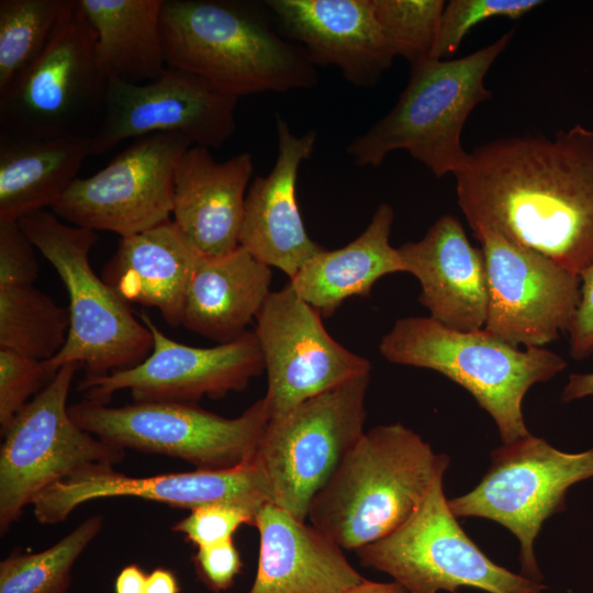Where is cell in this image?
<instances>
[{"label":"cell","mask_w":593,"mask_h":593,"mask_svg":"<svg viewBox=\"0 0 593 593\" xmlns=\"http://www.w3.org/2000/svg\"><path fill=\"white\" fill-rule=\"evenodd\" d=\"M457 202L490 228L581 277L593 264V130L499 138L467 153Z\"/></svg>","instance_id":"6da1fadb"},{"label":"cell","mask_w":593,"mask_h":593,"mask_svg":"<svg viewBox=\"0 0 593 593\" xmlns=\"http://www.w3.org/2000/svg\"><path fill=\"white\" fill-rule=\"evenodd\" d=\"M449 466L401 423L365 432L313 497L310 523L342 549L358 550L389 535L423 504Z\"/></svg>","instance_id":"7a4b0ae2"},{"label":"cell","mask_w":593,"mask_h":593,"mask_svg":"<svg viewBox=\"0 0 593 593\" xmlns=\"http://www.w3.org/2000/svg\"><path fill=\"white\" fill-rule=\"evenodd\" d=\"M160 31L167 67L236 98L316 83L307 54L283 41L253 4L164 0Z\"/></svg>","instance_id":"3957f363"},{"label":"cell","mask_w":593,"mask_h":593,"mask_svg":"<svg viewBox=\"0 0 593 593\" xmlns=\"http://www.w3.org/2000/svg\"><path fill=\"white\" fill-rule=\"evenodd\" d=\"M513 34L511 30L460 58H428L411 65L395 105L347 146L354 163L378 167L390 153L403 149L437 178L455 175L468 153L461 144L465 124L492 97L484 79Z\"/></svg>","instance_id":"277c9868"},{"label":"cell","mask_w":593,"mask_h":593,"mask_svg":"<svg viewBox=\"0 0 593 593\" xmlns=\"http://www.w3.org/2000/svg\"><path fill=\"white\" fill-rule=\"evenodd\" d=\"M379 350L390 362L437 371L466 389L493 418L503 444L530 434L522 410L526 393L568 365L544 347L522 349L484 328L455 331L429 316L398 320Z\"/></svg>","instance_id":"5b68a950"},{"label":"cell","mask_w":593,"mask_h":593,"mask_svg":"<svg viewBox=\"0 0 593 593\" xmlns=\"http://www.w3.org/2000/svg\"><path fill=\"white\" fill-rule=\"evenodd\" d=\"M19 224L54 267L69 296L68 336L58 354L44 361L49 373L74 363L87 376H101L144 360L153 348L149 329L90 265L96 232L65 224L45 210Z\"/></svg>","instance_id":"8992f818"},{"label":"cell","mask_w":593,"mask_h":593,"mask_svg":"<svg viewBox=\"0 0 593 593\" xmlns=\"http://www.w3.org/2000/svg\"><path fill=\"white\" fill-rule=\"evenodd\" d=\"M108 82L97 63L94 32L75 0L43 52L0 91V131L91 139Z\"/></svg>","instance_id":"52a82bcc"},{"label":"cell","mask_w":593,"mask_h":593,"mask_svg":"<svg viewBox=\"0 0 593 593\" xmlns=\"http://www.w3.org/2000/svg\"><path fill=\"white\" fill-rule=\"evenodd\" d=\"M72 421L120 447L183 459L198 469H231L255 460L269 414L264 398L227 418L192 403L134 402L119 407L85 399Z\"/></svg>","instance_id":"ba28073f"},{"label":"cell","mask_w":593,"mask_h":593,"mask_svg":"<svg viewBox=\"0 0 593 593\" xmlns=\"http://www.w3.org/2000/svg\"><path fill=\"white\" fill-rule=\"evenodd\" d=\"M370 372L353 377L270 419L256 460L271 503L307 519L315 494L363 435Z\"/></svg>","instance_id":"9c48e42d"},{"label":"cell","mask_w":593,"mask_h":593,"mask_svg":"<svg viewBox=\"0 0 593 593\" xmlns=\"http://www.w3.org/2000/svg\"><path fill=\"white\" fill-rule=\"evenodd\" d=\"M79 366L58 369L1 434L0 530L58 481L98 468H113L125 450L79 427L67 398Z\"/></svg>","instance_id":"30bf717a"},{"label":"cell","mask_w":593,"mask_h":593,"mask_svg":"<svg viewBox=\"0 0 593 593\" xmlns=\"http://www.w3.org/2000/svg\"><path fill=\"white\" fill-rule=\"evenodd\" d=\"M452 514L434 483L421 507L399 528L358 550L360 563L390 575L407 593H540L546 586L492 561Z\"/></svg>","instance_id":"8fae6325"},{"label":"cell","mask_w":593,"mask_h":593,"mask_svg":"<svg viewBox=\"0 0 593 593\" xmlns=\"http://www.w3.org/2000/svg\"><path fill=\"white\" fill-rule=\"evenodd\" d=\"M592 477L593 448L564 452L529 434L495 448L481 481L448 505L457 518H485L508 529L519 542L521 574L541 582L534 546L542 524L564 510L571 485Z\"/></svg>","instance_id":"7c38bea8"},{"label":"cell","mask_w":593,"mask_h":593,"mask_svg":"<svg viewBox=\"0 0 593 593\" xmlns=\"http://www.w3.org/2000/svg\"><path fill=\"white\" fill-rule=\"evenodd\" d=\"M192 145L179 133L137 138L93 176L76 178L53 213L71 225L120 237L168 222L175 170Z\"/></svg>","instance_id":"4fadbf2b"},{"label":"cell","mask_w":593,"mask_h":593,"mask_svg":"<svg viewBox=\"0 0 593 593\" xmlns=\"http://www.w3.org/2000/svg\"><path fill=\"white\" fill-rule=\"evenodd\" d=\"M139 320L153 336V348L139 363L101 376H85L78 391L87 400L107 403L128 390L134 402L192 403L244 390L264 369L255 332L213 347H192L166 336L145 314Z\"/></svg>","instance_id":"5bb4252c"},{"label":"cell","mask_w":593,"mask_h":593,"mask_svg":"<svg viewBox=\"0 0 593 593\" xmlns=\"http://www.w3.org/2000/svg\"><path fill=\"white\" fill-rule=\"evenodd\" d=\"M472 232L486 272L483 328L526 348L544 347L568 332L580 300V276L490 228Z\"/></svg>","instance_id":"9a60e30c"},{"label":"cell","mask_w":593,"mask_h":593,"mask_svg":"<svg viewBox=\"0 0 593 593\" xmlns=\"http://www.w3.org/2000/svg\"><path fill=\"white\" fill-rule=\"evenodd\" d=\"M267 371L269 421L337 384L370 372L368 359L337 343L322 315L288 283L270 292L256 317Z\"/></svg>","instance_id":"2e32d148"},{"label":"cell","mask_w":593,"mask_h":593,"mask_svg":"<svg viewBox=\"0 0 593 593\" xmlns=\"http://www.w3.org/2000/svg\"><path fill=\"white\" fill-rule=\"evenodd\" d=\"M237 99L203 79L167 67L144 83L109 80L90 155H102L130 138L179 133L193 145L222 147L236 130Z\"/></svg>","instance_id":"e0dca14e"},{"label":"cell","mask_w":593,"mask_h":593,"mask_svg":"<svg viewBox=\"0 0 593 593\" xmlns=\"http://www.w3.org/2000/svg\"><path fill=\"white\" fill-rule=\"evenodd\" d=\"M115 496H134L190 511L227 503L258 513L271 502L267 477L255 458L231 469H197L153 477H128L113 468L92 469L56 482L32 505L40 523L55 524L86 502Z\"/></svg>","instance_id":"ac0fdd59"},{"label":"cell","mask_w":593,"mask_h":593,"mask_svg":"<svg viewBox=\"0 0 593 593\" xmlns=\"http://www.w3.org/2000/svg\"><path fill=\"white\" fill-rule=\"evenodd\" d=\"M276 131L275 165L246 193L239 246L291 279L324 249L309 236L296 201L299 168L312 156L317 136L314 130L294 135L280 114L276 115Z\"/></svg>","instance_id":"d6986e66"},{"label":"cell","mask_w":593,"mask_h":593,"mask_svg":"<svg viewBox=\"0 0 593 593\" xmlns=\"http://www.w3.org/2000/svg\"><path fill=\"white\" fill-rule=\"evenodd\" d=\"M283 33L306 48L312 64L337 67L358 87L377 83L396 57L371 0H269Z\"/></svg>","instance_id":"ffe728a7"},{"label":"cell","mask_w":593,"mask_h":593,"mask_svg":"<svg viewBox=\"0 0 593 593\" xmlns=\"http://www.w3.org/2000/svg\"><path fill=\"white\" fill-rule=\"evenodd\" d=\"M405 272L421 284L419 303L429 317L461 332L483 328L488 283L481 248L471 245L460 220L440 216L417 242L398 248Z\"/></svg>","instance_id":"44dd1931"},{"label":"cell","mask_w":593,"mask_h":593,"mask_svg":"<svg viewBox=\"0 0 593 593\" xmlns=\"http://www.w3.org/2000/svg\"><path fill=\"white\" fill-rule=\"evenodd\" d=\"M254 170L250 153L215 160L192 145L174 176V223L204 257H222L239 246L246 189Z\"/></svg>","instance_id":"7402d4cb"},{"label":"cell","mask_w":593,"mask_h":593,"mask_svg":"<svg viewBox=\"0 0 593 593\" xmlns=\"http://www.w3.org/2000/svg\"><path fill=\"white\" fill-rule=\"evenodd\" d=\"M255 527L258 563L248 593H345L365 580L338 545L271 502Z\"/></svg>","instance_id":"603a6c76"},{"label":"cell","mask_w":593,"mask_h":593,"mask_svg":"<svg viewBox=\"0 0 593 593\" xmlns=\"http://www.w3.org/2000/svg\"><path fill=\"white\" fill-rule=\"evenodd\" d=\"M202 255L172 220L120 237L102 280L127 304L156 307L171 326L181 324L193 271Z\"/></svg>","instance_id":"cb8c5ba5"},{"label":"cell","mask_w":593,"mask_h":593,"mask_svg":"<svg viewBox=\"0 0 593 593\" xmlns=\"http://www.w3.org/2000/svg\"><path fill=\"white\" fill-rule=\"evenodd\" d=\"M271 277V267L242 246L222 257L202 256L188 287L181 324L220 344L240 337L269 296Z\"/></svg>","instance_id":"d4e9b609"},{"label":"cell","mask_w":593,"mask_h":593,"mask_svg":"<svg viewBox=\"0 0 593 593\" xmlns=\"http://www.w3.org/2000/svg\"><path fill=\"white\" fill-rule=\"evenodd\" d=\"M393 208L381 203L367 228L346 246L313 256L290 279L293 290L322 316H331L351 296H369L383 276L405 272L403 259L390 244Z\"/></svg>","instance_id":"484cf974"},{"label":"cell","mask_w":593,"mask_h":593,"mask_svg":"<svg viewBox=\"0 0 593 593\" xmlns=\"http://www.w3.org/2000/svg\"><path fill=\"white\" fill-rule=\"evenodd\" d=\"M90 156V139L0 131V222H19L61 199Z\"/></svg>","instance_id":"4316f807"},{"label":"cell","mask_w":593,"mask_h":593,"mask_svg":"<svg viewBox=\"0 0 593 593\" xmlns=\"http://www.w3.org/2000/svg\"><path fill=\"white\" fill-rule=\"evenodd\" d=\"M164 0H77L94 32L97 63L108 80L144 83L166 68Z\"/></svg>","instance_id":"83f0119b"},{"label":"cell","mask_w":593,"mask_h":593,"mask_svg":"<svg viewBox=\"0 0 593 593\" xmlns=\"http://www.w3.org/2000/svg\"><path fill=\"white\" fill-rule=\"evenodd\" d=\"M69 326L68 307L33 284L0 287V348L46 361L65 345Z\"/></svg>","instance_id":"f1b7e54d"},{"label":"cell","mask_w":593,"mask_h":593,"mask_svg":"<svg viewBox=\"0 0 593 593\" xmlns=\"http://www.w3.org/2000/svg\"><path fill=\"white\" fill-rule=\"evenodd\" d=\"M75 0H0V91L46 47Z\"/></svg>","instance_id":"f546056e"},{"label":"cell","mask_w":593,"mask_h":593,"mask_svg":"<svg viewBox=\"0 0 593 593\" xmlns=\"http://www.w3.org/2000/svg\"><path fill=\"white\" fill-rule=\"evenodd\" d=\"M102 524V516H90L54 546L2 560L0 593H67L75 562L99 534Z\"/></svg>","instance_id":"4dcf8cb0"},{"label":"cell","mask_w":593,"mask_h":593,"mask_svg":"<svg viewBox=\"0 0 593 593\" xmlns=\"http://www.w3.org/2000/svg\"><path fill=\"white\" fill-rule=\"evenodd\" d=\"M374 16L394 51L411 65L430 58L444 0H371Z\"/></svg>","instance_id":"1f68e13d"},{"label":"cell","mask_w":593,"mask_h":593,"mask_svg":"<svg viewBox=\"0 0 593 593\" xmlns=\"http://www.w3.org/2000/svg\"><path fill=\"white\" fill-rule=\"evenodd\" d=\"M542 3L541 0H451L443 11L430 58L450 59L470 30L483 21L518 20Z\"/></svg>","instance_id":"d6a6232c"},{"label":"cell","mask_w":593,"mask_h":593,"mask_svg":"<svg viewBox=\"0 0 593 593\" xmlns=\"http://www.w3.org/2000/svg\"><path fill=\"white\" fill-rule=\"evenodd\" d=\"M53 377L44 361L0 348L1 434Z\"/></svg>","instance_id":"836d02e7"},{"label":"cell","mask_w":593,"mask_h":593,"mask_svg":"<svg viewBox=\"0 0 593 593\" xmlns=\"http://www.w3.org/2000/svg\"><path fill=\"white\" fill-rule=\"evenodd\" d=\"M257 513L239 505L213 503L199 506L174 525L197 548L233 539L242 525L255 527Z\"/></svg>","instance_id":"e575fe53"},{"label":"cell","mask_w":593,"mask_h":593,"mask_svg":"<svg viewBox=\"0 0 593 593\" xmlns=\"http://www.w3.org/2000/svg\"><path fill=\"white\" fill-rule=\"evenodd\" d=\"M34 248L19 222H0V287L33 284L38 276Z\"/></svg>","instance_id":"d590c367"},{"label":"cell","mask_w":593,"mask_h":593,"mask_svg":"<svg viewBox=\"0 0 593 593\" xmlns=\"http://www.w3.org/2000/svg\"><path fill=\"white\" fill-rule=\"evenodd\" d=\"M193 561L200 579L215 592L230 589L243 567L233 539L197 548Z\"/></svg>","instance_id":"8d00e7d4"},{"label":"cell","mask_w":593,"mask_h":593,"mask_svg":"<svg viewBox=\"0 0 593 593\" xmlns=\"http://www.w3.org/2000/svg\"><path fill=\"white\" fill-rule=\"evenodd\" d=\"M580 278V300L568 331L570 355L577 360L593 355V264Z\"/></svg>","instance_id":"74e56055"},{"label":"cell","mask_w":593,"mask_h":593,"mask_svg":"<svg viewBox=\"0 0 593 593\" xmlns=\"http://www.w3.org/2000/svg\"><path fill=\"white\" fill-rule=\"evenodd\" d=\"M146 580L147 574L137 564H130L119 573L115 593H146Z\"/></svg>","instance_id":"f35d334b"},{"label":"cell","mask_w":593,"mask_h":593,"mask_svg":"<svg viewBox=\"0 0 593 593\" xmlns=\"http://www.w3.org/2000/svg\"><path fill=\"white\" fill-rule=\"evenodd\" d=\"M590 395H593V372L571 373L563 388L561 400L571 402Z\"/></svg>","instance_id":"ab89813d"},{"label":"cell","mask_w":593,"mask_h":593,"mask_svg":"<svg viewBox=\"0 0 593 593\" xmlns=\"http://www.w3.org/2000/svg\"><path fill=\"white\" fill-rule=\"evenodd\" d=\"M146 593H179L177 578L170 570L155 569L147 574Z\"/></svg>","instance_id":"60d3db41"},{"label":"cell","mask_w":593,"mask_h":593,"mask_svg":"<svg viewBox=\"0 0 593 593\" xmlns=\"http://www.w3.org/2000/svg\"><path fill=\"white\" fill-rule=\"evenodd\" d=\"M345 593H407L398 582H374L365 579Z\"/></svg>","instance_id":"b9f144b4"}]
</instances>
